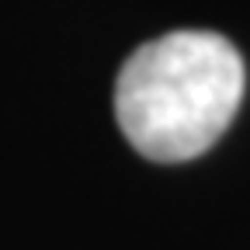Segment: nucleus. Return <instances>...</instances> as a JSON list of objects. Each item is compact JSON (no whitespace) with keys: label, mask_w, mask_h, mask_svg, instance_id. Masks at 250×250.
<instances>
[{"label":"nucleus","mask_w":250,"mask_h":250,"mask_svg":"<svg viewBox=\"0 0 250 250\" xmlns=\"http://www.w3.org/2000/svg\"><path fill=\"white\" fill-rule=\"evenodd\" d=\"M247 70L236 45L215 31H170L139 45L115 80V118L146 160L202 156L243 101Z\"/></svg>","instance_id":"1"}]
</instances>
